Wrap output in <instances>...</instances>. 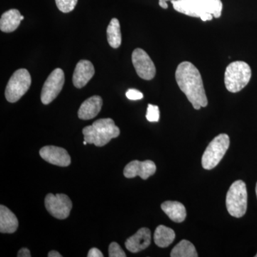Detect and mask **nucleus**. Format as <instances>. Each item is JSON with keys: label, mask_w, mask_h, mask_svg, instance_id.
Returning <instances> with one entry per match:
<instances>
[{"label": "nucleus", "mask_w": 257, "mask_h": 257, "mask_svg": "<svg viewBox=\"0 0 257 257\" xmlns=\"http://www.w3.org/2000/svg\"><path fill=\"white\" fill-rule=\"evenodd\" d=\"M256 197H257V182L256 184Z\"/></svg>", "instance_id": "obj_33"}, {"label": "nucleus", "mask_w": 257, "mask_h": 257, "mask_svg": "<svg viewBox=\"0 0 257 257\" xmlns=\"http://www.w3.org/2000/svg\"><path fill=\"white\" fill-rule=\"evenodd\" d=\"M229 137L226 134H220L213 139L203 154V168L210 170L219 165L229 149Z\"/></svg>", "instance_id": "obj_6"}, {"label": "nucleus", "mask_w": 257, "mask_h": 257, "mask_svg": "<svg viewBox=\"0 0 257 257\" xmlns=\"http://www.w3.org/2000/svg\"><path fill=\"white\" fill-rule=\"evenodd\" d=\"M40 157L44 160L59 167H68L71 164V157L67 150L62 147L45 146L40 150Z\"/></svg>", "instance_id": "obj_12"}, {"label": "nucleus", "mask_w": 257, "mask_h": 257, "mask_svg": "<svg viewBox=\"0 0 257 257\" xmlns=\"http://www.w3.org/2000/svg\"><path fill=\"white\" fill-rule=\"evenodd\" d=\"M175 232L171 228L167 227L164 225L157 226L154 234V241L157 246L160 248L168 247L175 241Z\"/></svg>", "instance_id": "obj_19"}, {"label": "nucleus", "mask_w": 257, "mask_h": 257, "mask_svg": "<svg viewBox=\"0 0 257 257\" xmlns=\"http://www.w3.org/2000/svg\"><path fill=\"white\" fill-rule=\"evenodd\" d=\"M255 256L257 257V253H256V255H255Z\"/></svg>", "instance_id": "obj_35"}, {"label": "nucleus", "mask_w": 257, "mask_h": 257, "mask_svg": "<svg viewBox=\"0 0 257 257\" xmlns=\"http://www.w3.org/2000/svg\"><path fill=\"white\" fill-rule=\"evenodd\" d=\"M251 77V67L246 62L236 61L229 64L224 74V84L230 92L236 93L243 89Z\"/></svg>", "instance_id": "obj_4"}, {"label": "nucleus", "mask_w": 257, "mask_h": 257, "mask_svg": "<svg viewBox=\"0 0 257 257\" xmlns=\"http://www.w3.org/2000/svg\"><path fill=\"white\" fill-rule=\"evenodd\" d=\"M175 78L179 89L190 101L194 109L199 110L208 104L202 76L197 67L189 62L179 64L175 72Z\"/></svg>", "instance_id": "obj_1"}, {"label": "nucleus", "mask_w": 257, "mask_h": 257, "mask_svg": "<svg viewBox=\"0 0 257 257\" xmlns=\"http://www.w3.org/2000/svg\"><path fill=\"white\" fill-rule=\"evenodd\" d=\"M88 257H103L104 255L101 253L100 250L96 248H92L89 250L87 254Z\"/></svg>", "instance_id": "obj_26"}, {"label": "nucleus", "mask_w": 257, "mask_h": 257, "mask_svg": "<svg viewBox=\"0 0 257 257\" xmlns=\"http://www.w3.org/2000/svg\"><path fill=\"white\" fill-rule=\"evenodd\" d=\"M171 3L176 11L193 18H200L209 13L214 18H219L223 8L221 0H172Z\"/></svg>", "instance_id": "obj_3"}, {"label": "nucleus", "mask_w": 257, "mask_h": 257, "mask_svg": "<svg viewBox=\"0 0 257 257\" xmlns=\"http://www.w3.org/2000/svg\"><path fill=\"white\" fill-rule=\"evenodd\" d=\"M87 144H88V143H87V142H86V141H85V140H84V145H87Z\"/></svg>", "instance_id": "obj_32"}, {"label": "nucleus", "mask_w": 257, "mask_h": 257, "mask_svg": "<svg viewBox=\"0 0 257 257\" xmlns=\"http://www.w3.org/2000/svg\"><path fill=\"white\" fill-rule=\"evenodd\" d=\"M147 119L150 122H157L160 120V109L158 106L149 104L146 114Z\"/></svg>", "instance_id": "obj_23"}, {"label": "nucleus", "mask_w": 257, "mask_h": 257, "mask_svg": "<svg viewBox=\"0 0 257 257\" xmlns=\"http://www.w3.org/2000/svg\"><path fill=\"white\" fill-rule=\"evenodd\" d=\"M109 257H126L122 248L116 242H111L109 246Z\"/></svg>", "instance_id": "obj_24"}, {"label": "nucleus", "mask_w": 257, "mask_h": 257, "mask_svg": "<svg viewBox=\"0 0 257 257\" xmlns=\"http://www.w3.org/2000/svg\"><path fill=\"white\" fill-rule=\"evenodd\" d=\"M18 257H30L31 256V253L30 250L27 248H23L18 251Z\"/></svg>", "instance_id": "obj_27"}, {"label": "nucleus", "mask_w": 257, "mask_h": 257, "mask_svg": "<svg viewBox=\"0 0 257 257\" xmlns=\"http://www.w3.org/2000/svg\"><path fill=\"white\" fill-rule=\"evenodd\" d=\"M18 226V219L14 213L5 206H0V232L13 234Z\"/></svg>", "instance_id": "obj_16"}, {"label": "nucleus", "mask_w": 257, "mask_h": 257, "mask_svg": "<svg viewBox=\"0 0 257 257\" xmlns=\"http://www.w3.org/2000/svg\"><path fill=\"white\" fill-rule=\"evenodd\" d=\"M47 211L56 219L68 217L72 210V202L68 196L64 194H48L45 199Z\"/></svg>", "instance_id": "obj_9"}, {"label": "nucleus", "mask_w": 257, "mask_h": 257, "mask_svg": "<svg viewBox=\"0 0 257 257\" xmlns=\"http://www.w3.org/2000/svg\"><path fill=\"white\" fill-rule=\"evenodd\" d=\"M49 257H62V255L60 254L58 251H51L50 252L48 253Z\"/></svg>", "instance_id": "obj_29"}, {"label": "nucleus", "mask_w": 257, "mask_h": 257, "mask_svg": "<svg viewBox=\"0 0 257 257\" xmlns=\"http://www.w3.org/2000/svg\"><path fill=\"white\" fill-rule=\"evenodd\" d=\"M103 101L100 96L94 95L86 99L81 104L78 111L79 119H92L100 112Z\"/></svg>", "instance_id": "obj_15"}, {"label": "nucleus", "mask_w": 257, "mask_h": 257, "mask_svg": "<svg viewBox=\"0 0 257 257\" xmlns=\"http://www.w3.org/2000/svg\"><path fill=\"white\" fill-rule=\"evenodd\" d=\"M160 2H165L167 3V1H172V0H160ZM179 1H182V0H179Z\"/></svg>", "instance_id": "obj_31"}, {"label": "nucleus", "mask_w": 257, "mask_h": 257, "mask_svg": "<svg viewBox=\"0 0 257 257\" xmlns=\"http://www.w3.org/2000/svg\"><path fill=\"white\" fill-rule=\"evenodd\" d=\"M32 78L26 69H18L13 74L5 89V97L9 102L15 103L21 99L30 89Z\"/></svg>", "instance_id": "obj_7"}, {"label": "nucleus", "mask_w": 257, "mask_h": 257, "mask_svg": "<svg viewBox=\"0 0 257 257\" xmlns=\"http://www.w3.org/2000/svg\"><path fill=\"white\" fill-rule=\"evenodd\" d=\"M151 239V231L148 228H141L136 234L126 239L125 246L130 252L138 253L150 246Z\"/></svg>", "instance_id": "obj_14"}, {"label": "nucleus", "mask_w": 257, "mask_h": 257, "mask_svg": "<svg viewBox=\"0 0 257 257\" xmlns=\"http://www.w3.org/2000/svg\"><path fill=\"white\" fill-rule=\"evenodd\" d=\"M95 73L94 66L89 60L79 61L74 69L72 82L74 87L81 89L85 87Z\"/></svg>", "instance_id": "obj_13"}, {"label": "nucleus", "mask_w": 257, "mask_h": 257, "mask_svg": "<svg viewBox=\"0 0 257 257\" xmlns=\"http://www.w3.org/2000/svg\"><path fill=\"white\" fill-rule=\"evenodd\" d=\"M172 257H197L195 246L188 240L183 239L177 243L171 251Z\"/></svg>", "instance_id": "obj_21"}, {"label": "nucleus", "mask_w": 257, "mask_h": 257, "mask_svg": "<svg viewBox=\"0 0 257 257\" xmlns=\"http://www.w3.org/2000/svg\"><path fill=\"white\" fill-rule=\"evenodd\" d=\"M84 140L89 145L103 147L107 145L112 139L118 138L120 130L115 125L114 120L105 118L96 120L90 126H85L82 130Z\"/></svg>", "instance_id": "obj_2"}, {"label": "nucleus", "mask_w": 257, "mask_h": 257, "mask_svg": "<svg viewBox=\"0 0 257 257\" xmlns=\"http://www.w3.org/2000/svg\"><path fill=\"white\" fill-rule=\"evenodd\" d=\"M21 19H22V20H24V16H23V15H22Z\"/></svg>", "instance_id": "obj_34"}, {"label": "nucleus", "mask_w": 257, "mask_h": 257, "mask_svg": "<svg viewBox=\"0 0 257 257\" xmlns=\"http://www.w3.org/2000/svg\"><path fill=\"white\" fill-rule=\"evenodd\" d=\"M132 60L137 74L140 78L151 80L156 75V67L148 54L141 48L133 51Z\"/></svg>", "instance_id": "obj_10"}, {"label": "nucleus", "mask_w": 257, "mask_h": 257, "mask_svg": "<svg viewBox=\"0 0 257 257\" xmlns=\"http://www.w3.org/2000/svg\"><path fill=\"white\" fill-rule=\"evenodd\" d=\"M159 5L161 8H163V9H167L168 8V5H167V3L165 2H159Z\"/></svg>", "instance_id": "obj_30"}, {"label": "nucleus", "mask_w": 257, "mask_h": 257, "mask_svg": "<svg viewBox=\"0 0 257 257\" xmlns=\"http://www.w3.org/2000/svg\"><path fill=\"white\" fill-rule=\"evenodd\" d=\"M226 206L230 215L242 217L247 209V190L242 180H237L231 184L226 194Z\"/></svg>", "instance_id": "obj_5"}, {"label": "nucleus", "mask_w": 257, "mask_h": 257, "mask_svg": "<svg viewBox=\"0 0 257 257\" xmlns=\"http://www.w3.org/2000/svg\"><path fill=\"white\" fill-rule=\"evenodd\" d=\"M78 0H55L56 5L60 11L69 13L74 10Z\"/></svg>", "instance_id": "obj_22"}, {"label": "nucleus", "mask_w": 257, "mask_h": 257, "mask_svg": "<svg viewBox=\"0 0 257 257\" xmlns=\"http://www.w3.org/2000/svg\"><path fill=\"white\" fill-rule=\"evenodd\" d=\"M162 211L175 222L181 223L185 220L187 211L184 204L176 201H167L162 203Z\"/></svg>", "instance_id": "obj_17"}, {"label": "nucleus", "mask_w": 257, "mask_h": 257, "mask_svg": "<svg viewBox=\"0 0 257 257\" xmlns=\"http://www.w3.org/2000/svg\"><path fill=\"white\" fill-rule=\"evenodd\" d=\"M106 37L108 43L112 48H119L121 44V34L119 22L117 19H111L106 30Z\"/></svg>", "instance_id": "obj_20"}, {"label": "nucleus", "mask_w": 257, "mask_h": 257, "mask_svg": "<svg viewBox=\"0 0 257 257\" xmlns=\"http://www.w3.org/2000/svg\"><path fill=\"white\" fill-rule=\"evenodd\" d=\"M64 73L62 69H54L48 76L41 93V101L44 104H50L59 95L64 84Z\"/></svg>", "instance_id": "obj_8"}, {"label": "nucleus", "mask_w": 257, "mask_h": 257, "mask_svg": "<svg viewBox=\"0 0 257 257\" xmlns=\"http://www.w3.org/2000/svg\"><path fill=\"white\" fill-rule=\"evenodd\" d=\"M214 16L212 15L209 14V13H205V14L202 15V16L200 17V18L202 19V21H210V20H212Z\"/></svg>", "instance_id": "obj_28"}, {"label": "nucleus", "mask_w": 257, "mask_h": 257, "mask_svg": "<svg viewBox=\"0 0 257 257\" xmlns=\"http://www.w3.org/2000/svg\"><path fill=\"white\" fill-rule=\"evenodd\" d=\"M156 170V165L151 160H146L144 162L134 160L125 167L124 175L125 177L128 179L134 178L139 176L144 180H146L149 177L155 175Z\"/></svg>", "instance_id": "obj_11"}, {"label": "nucleus", "mask_w": 257, "mask_h": 257, "mask_svg": "<svg viewBox=\"0 0 257 257\" xmlns=\"http://www.w3.org/2000/svg\"><path fill=\"white\" fill-rule=\"evenodd\" d=\"M22 15L18 10L12 9L5 12L0 19V30L2 32L10 33L15 31L21 23Z\"/></svg>", "instance_id": "obj_18"}, {"label": "nucleus", "mask_w": 257, "mask_h": 257, "mask_svg": "<svg viewBox=\"0 0 257 257\" xmlns=\"http://www.w3.org/2000/svg\"><path fill=\"white\" fill-rule=\"evenodd\" d=\"M126 96L130 100H140L143 98V94L138 89H130L126 92Z\"/></svg>", "instance_id": "obj_25"}]
</instances>
